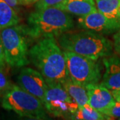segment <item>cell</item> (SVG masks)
Returning a JSON list of instances; mask_svg holds the SVG:
<instances>
[{"label":"cell","mask_w":120,"mask_h":120,"mask_svg":"<svg viewBox=\"0 0 120 120\" xmlns=\"http://www.w3.org/2000/svg\"><path fill=\"white\" fill-rule=\"evenodd\" d=\"M29 59L45 81L62 84L69 78L64 53L54 37L39 39L30 49Z\"/></svg>","instance_id":"obj_1"},{"label":"cell","mask_w":120,"mask_h":120,"mask_svg":"<svg viewBox=\"0 0 120 120\" xmlns=\"http://www.w3.org/2000/svg\"><path fill=\"white\" fill-rule=\"evenodd\" d=\"M29 38L59 37L73 27V20L69 13L56 7L38 9L27 17L24 26Z\"/></svg>","instance_id":"obj_2"},{"label":"cell","mask_w":120,"mask_h":120,"mask_svg":"<svg viewBox=\"0 0 120 120\" xmlns=\"http://www.w3.org/2000/svg\"><path fill=\"white\" fill-rule=\"evenodd\" d=\"M58 43L64 50H68L98 60L112 55L113 42L103 34L90 31L65 32L59 36Z\"/></svg>","instance_id":"obj_3"},{"label":"cell","mask_w":120,"mask_h":120,"mask_svg":"<svg viewBox=\"0 0 120 120\" xmlns=\"http://www.w3.org/2000/svg\"><path fill=\"white\" fill-rule=\"evenodd\" d=\"M23 26H9L0 30V40L6 64L11 68H22L30 63L27 38Z\"/></svg>","instance_id":"obj_4"},{"label":"cell","mask_w":120,"mask_h":120,"mask_svg":"<svg viewBox=\"0 0 120 120\" xmlns=\"http://www.w3.org/2000/svg\"><path fill=\"white\" fill-rule=\"evenodd\" d=\"M1 104L4 109L15 112L21 117L34 120L47 119L42 101L19 86L12 85L4 94Z\"/></svg>","instance_id":"obj_5"},{"label":"cell","mask_w":120,"mask_h":120,"mask_svg":"<svg viewBox=\"0 0 120 120\" xmlns=\"http://www.w3.org/2000/svg\"><path fill=\"white\" fill-rule=\"evenodd\" d=\"M69 78L86 87L97 83L101 79V67L94 60L72 52L64 50Z\"/></svg>","instance_id":"obj_6"},{"label":"cell","mask_w":120,"mask_h":120,"mask_svg":"<svg viewBox=\"0 0 120 120\" xmlns=\"http://www.w3.org/2000/svg\"><path fill=\"white\" fill-rule=\"evenodd\" d=\"M47 90L43 101V106L49 114L55 117L69 116L79 108V105L60 82L45 81Z\"/></svg>","instance_id":"obj_7"},{"label":"cell","mask_w":120,"mask_h":120,"mask_svg":"<svg viewBox=\"0 0 120 120\" xmlns=\"http://www.w3.org/2000/svg\"><path fill=\"white\" fill-rule=\"evenodd\" d=\"M78 23L85 30L103 35L113 34L120 29V22L109 19L98 9L79 17Z\"/></svg>","instance_id":"obj_8"},{"label":"cell","mask_w":120,"mask_h":120,"mask_svg":"<svg viewBox=\"0 0 120 120\" xmlns=\"http://www.w3.org/2000/svg\"><path fill=\"white\" fill-rule=\"evenodd\" d=\"M18 86L43 102L47 85L41 73L31 68L21 70L17 79Z\"/></svg>","instance_id":"obj_9"},{"label":"cell","mask_w":120,"mask_h":120,"mask_svg":"<svg viewBox=\"0 0 120 120\" xmlns=\"http://www.w3.org/2000/svg\"><path fill=\"white\" fill-rule=\"evenodd\" d=\"M88 104L101 113L107 109L116 100L112 91L101 83H92L86 86Z\"/></svg>","instance_id":"obj_10"},{"label":"cell","mask_w":120,"mask_h":120,"mask_svg":"<svg viewBox=\"0 0 120 120\" xmlns=\"http://www.w3.org/2000/svg\"><path fill=\"white\" fill-rule=\"evenodd\" d=\"M105 72L101 84L110 90L120 88V57L117 56L105 57L103 59Z\"/></svg>","instance_id":"obj_11"},{"label":"cell","mask_w":120,"mask_h":120,"mask_svg":"<svg viewBox=\"0 0 120 120\" xmlns=\"http://www.w3.org/2000/svg\"><path fill=\"white\" fill-rule=\"evenodd\" d=\"M59 8L79 17L86 16L97 9L94 0H65Z\"/></svg>","instance_id":"obj_12"},{"label":"cell","mask_w":120,"mask_h":120,"mask_svg":"<svg viewBox=\"0 0 120 120\" xmlns=\"http://www.w3.org/2000/svg\"><path fill=\"white\" fill-rule=\"evenodd\" d=\"M65 91L75 101L79 107H82L88 103V96L86 87L80 83L68 79L62 83Z\"/></svg>","instance_id":"obj_13"},{"label":"cell","mask_w":120,"mask_h":120,"mask_svg":"<svg viewBox=\"0 0 120 120\" xmlns=\"http://www.w3.org/2000/svg\"><path fill=\"white\" fill-rule=\"evenodd\" d=\"M19 18L15 10L4 0H0V30L17 25Z\"/></svg>","instance_id":"obj_14"},{"label":"cell","mask_w":120,"mask_h":120,"mask_svg":"<svg viewBox=\"0 0 120 120\" xmlns=\"http://www.w3.org/2000/svg\"><path fill=\"white\" fill-rule=\"evenodd\" d=\"M120 0H95L96 8L109 19L120 22L118 8Z\"/></svg>","instance_id":"obj_15"},{"label":"cell","mask_w":120,"mask_h":120,"mask_svg":"<svg viewBox=\"0 0 120 120\" xmlns=\"http://www.w3.org/2000/svg\"><path fill=\"white\" fill-rule=\"evenodd\" d=\"M71 119L78 120H103L111 119L108 116L98 111L88 103L82 107H79Z\"/></svg>","instance_id":"obj_16"},{"label":"cell","mask_w":120,"mask_h":120,"mask_svg":"<svg viewBox=\"0 0 120 120\" xmlns=\"http://www.w3.org/2000/svg\"><path fill=\"white\" fill-rule=\"evenodd\" d=\"M102 113L108 116L109 117H115L119 119L120 117V101H115L107 109H105Z\"/></svg>","instance_id":"obj_17"},{"label":"cell","mask_w":120,"mask_h":120,"mask_svg":"<svg viewBox=\"0 0 120 120\" xmlns=\"http://www.w3.org/2000/svg\"><path fill=\"white\" fill-rule=\"evenodd\" d=\"M65 0H38L36 2L35 8H45L48 7H56L59 8Z\"/></svg>","instance_id":"obj_18"},{"label":"cell","mask_w":120,"mask_h":120,"mask_svg":"<svg viewBox=\"0 0 120 120\" xmlns=\"http://www.w3.org/2000/svg\"><path fill=\"white\" fill-rule=\"evenodd\" d=\"M11 86L7 75L0 68V94H4Z\"/></svg>","instance_id":"obj_19"},{"label":"cell","mask_w":120,"mask_h":120,"mask_svg":"<svg viewBox=\"0 0 120 120\" xmlns=\"http://www.w3.org/2000/svg\"><path fill=\"white\" fill-rule=\"evenodd\" d=\"M113 46L116 53L120 56V29L113 36Z\"/></svg>","instance_id":"obj_20"},{"label":"cell","mask_w":120,"mask_h":120,"mask_svg":"<svg viewBox=\"0 0 120 120\" xmlns=\"http://www.w3.org/2000/svg\"><path fill=\"white\" fill-rule=\"evenodd\" d=\"M5 64H6V61H5V58L4 51V48L0 40V68H4Z\"/></svg>","instance_id":"obj_21"},{"label":"cell","mask_w":120,"mask_h":120,"mask_svg":"<svg viewBox=\"0 0 120 120\" xmlns=\"http://www.w3.org/2000/svg\"><path fill=\"white\" fill-rule=\"evenodd\" d=\"M9 5H10L11 8H13L15 10H16L18 8V6L19 5L18 0H4Z\"/></svg>","instance_id":"obj_22"},{"label":"cell","mask_w":120,"mask_h":120,"mask_svg":"<svg viewBox=\"0 0 120 120\" xmlns=\"http://www.w3.org/2000/svg\"><path fill=\"white\" fill-rule=\"evenodd\" d=\"M38 0H18L19 4L21 5H30L36 3Z\"/></svg>","instance_id":"obj_23"},{"label":"cell","mask_w":120,"mask_h":120,"mask_svg":"<svg viewBox=\"0 0 120 120\" xmlns=\"http://www.w3.org/2000/svg\"><path fill=\"white\" fill-rule=\"evenodd\" d=\"M112 91L113 97L114 98L116 101H120V89H116V90H111Z\"/></svg>","instance_id":"obj_24"},{"label":"cell","mask_w":120,"mask_h":120,"mask_svg":"<svg viewBox=\"0 0 120 120\" xmlns=\"http://www.w3.org/2000/svg\"><path fill=\"white\" fill-rule=\"evenodd\" d=\"M118 15H119V17H120V5L119 6V8H118Z\"/></svg>","instance_id":"obj_25"},{"label":"cell","mask_w":120,"mask_h":120,"mask_svg":"<svg viewBox=\"0 0 120 120\" xmlns=\"http://www.w3.org/2000/svg\"><path fill=\"white\" fill-rule=\"evenodd\" d=\"M119 120H120V118H119Z\"/></svg>","instance_id":"obj_26"}]
</instances>
